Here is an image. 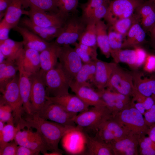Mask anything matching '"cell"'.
I'll return each instance as SVG.
<instances>
[{
    "label": "cell",
    "mask_w": 155,
    "mask_h": 155,
    "mask_svg": "<svg viewBox=\"0 0 155 155\" xmlns=\"http://www.w3.org/2000/svg\"><path fill=\"white\" fill-rule=\"evenodd\" d=\"M22 128L35 129L45 141L50 151L63 153L58 148L59 143L65 135L75 130L80 131L77 127L66 126L43 119L36 114L28 115L23 118Z\"/></svg>",
    "instance_id": "1"
},
{
    "label": "cell",
    "mask_w": 155,
    "mask_h": 155,
    "mask_svg": "<svg viewBox=\"0 0 155 155\" xmlns=\"http://www.w3.org/2000/svg\"><path fill=\"white\" fill-rule=\"evenodd\" d=\"M130 135H146L149 127L143 115L131 104L118 113L113 117Z\"/></svg>",
    "instance_id": "2"
},
{
    "label": "cell",
    "mask_w": 155,
    "mask_h": 155,
    "mask_svg": "<svg viewBox=\"0 0 155 155\" xmlns=\"http://www.w3.org/2000/svg\"><path fill=\"white\" fill-rule=\"evenodd\" d=\"M42 74L47 96L57 97L69 94L71 81L59 62L53 68Z\"/></svg>",
    "instance_id": "3"
},
{
    "label": "cell",
    "mask_w": 155,
    "mask_h": 155,
    "mask_svg": "<svg viewBox=\"0 0 155 155\" xmlns=\"http://www.w3.org/2000/svg\"><path fill=\"white\" fill-rule=\"evenodd\" d=\"M113 117L106 106H93L76 116L74 121L81 131L86 128L96 131L102 123Z\"/></svg>",
    "instance_id": "4"
},
{
    "label": "cell",
    "mask_w": 155,
    "mask_h": 155,
    "mask_svg": "<svg viewBox=\"0 0 155 155\" xmlns=\"http://www.w3.org/2000/svg\"><path fill=\"white\" fill-rule=\"evenodd\" d=\"M87 23L77 14H70L67 18L60 35L54 42L58 46L73 44L78 40L85 29Z\"/></svg>",
    "instance_id": "5"
},
{
    "label": "cell",
    "mask_w": 155,
    "mask_h": 155,
    "mask_svg": "<svg viewBox=\"0 0 155 155\" xmlns=\"http://www.w3.org/2000/svg\"><path fill=\"white\" fill-rule=\"evenodd\" d=\"M19 76L16 75L6 86L0 99L9 105L12 110L14 124L17 126L22 122L25 113L19 86Z\"/></svg>",
    "instance_id": "6"
},
{
    "label": "cell",
    "mask_w": 155,
    "mask_h": 155,
    "mask_svg": "<svg viewBox=\"0 0 155 155\" xmlns=\"http://www.w3.org/2000/svg\"><path fill=\"white\" fill-rule=\"evenodd\" d=\"M144 0H113L108 5L104 19L109 26L116 21L130 17Z\"/></svg>",
    "instance_id": "7"
},
{
    "label": "cell",
    "mask_w": 155,
    "mask_h": 155,
    "mask_svg": "<svg viewBox=\"0 0 155 155\" xmlns=\"http://www.w3.org/2000/svg\"><path fill=\"white\" fill-rule=\"evenodd\" d=\"M106 88L132 97L134 87L131 73L125 71L117 64L113 71Z\"/></svg>",
    "instance_id": "8"
},
{
    "label": "cell",
    "mask_w": 155,
    "mask_h": 155,
    "mask_svg": "<svg viewBox=\"0 0 155 155\" xmlns=\"http://www.w3.org/2000/svg\"><path fill=\"white\" fill-rule=\"evenodd\" d=\"M77 114L69 112L59 105L47 100L42 108L36 114L45 119L73 127H76L74 120Z\"/></svg>",
    "instance_id": "9"
},
{
    "label": "cell",
    "mask_w": 155,
    "mask_h": 155,
    "mask_svg": "<svg viewBox=\"0 0 155 155\" xmlns=\"http://www.w3.org/2000/svg\"><path fill=\"white\" fill-rule=\"evenodd\" d=\"M58 57L59 63L71 82L82 67V62L70 45L58 46Z\"/></svg>",
    "instance_id": "10"
},
{
    "label": "cell",
    "mask_w": 155,
    "mask_h": 155,
    "mask_svg": "<svg viewBox=\"0 0 155 155\" xmlns=\"http://www.w3.org/2000/svg\"><path fill=\"white\" fill-rule=\"evenodd\" d=\"M22 15L28 17L34 24L44 27H63L69 16L65 15L60 11L51 13L31 8L29 10H23Z\"/></svg>",
    "instance_id": "11"
},
{
    "label": "cell",
    "mask_w": 155,
    "mask_h": 155,
    "mask_svg": "<svg viewBox=\"0 0 155 155\" xmlns=\"http://www.w3.org/2000/svg\"><path fill=\"white\" fill-rule=\"evenodd\" d=\"M30 78L31 111L32 114H36L42 108L47 100L46 87L43 75L39 71L30 75Z\"/></svg>",
    "instance_id": "12"
},
{
    "label": "cell",
    "mask_w": 155,
    "mask_h": 155,
    "mask_svg": "<svg viewBox=\"0 0 155 155\" xmlns=\"http://www.w3.org/2000/svg\"><path fill=\"white\" fill-rule=\"evenodd\" d=\"M28 129L18 130L14 140L18 145L24 146L31 149L41 152L43 154L50 151L45 141L37 131L34 132Z\"/></svg>",
    "instance_id": "13"
},
{
    "label": "cell",
    "mask_w": 155,
    "mask_h": 155,
    "mask_svg": "<svg viewBox=\"0 0 155 155\" xmlns=\"http://www.w3.org/2000/svg\"><path fill=\"white\" fill-rule=\"evenodd\" d=\"M96 131V136L108 143L130 135L113 117L101 123Z\"/></svg>",
    "instance_id": "14"
},
{
    "label": "cell",
    "mask_w": 155,
    "mask_h": 155,
    "mask_svg": "<svg viewBox=\"0 0 155 155\" xmlns=\"http://www.w3.org/2000/svg\"><path fill=\"white\" fill-rule=\"evenodd\" d=\"M105 103L113 117L130 104V97L107 89L96 90Z\"/></svg>",
    "instance_id": "15"
},
{
    "label": "cell",
    "mask_w": 155,
    "mask_h": 155,
    "mask_svg": "<svg viewBox=\"0 0 155 155\" xmlns=\"http://www.w3.org/2000/svg\"><path fill=\"white\" fill-rule=\"evenodd\" d=\"M19 54L16 60L18 67V82L20 91L24 112L27 114L31 115L30 102L31 83L30 75L24 69Z\"/></svg>",
    "instance_id": "16"
},
{
    "label": "cell",
    "mask_w": 155,
    "mask_h": 155,
    "mask_svg": "<svg viewBox=\"0 0 155 155\" xmlns=\"http://www.w3.org/2000/svg\"><path fill=\"white\" fill-rule=\"evenodd\" d=\"M140 136L129 135L122 138L114 140L109 144L114 155H137Z\"/></svg>",
    "instance_id": "17"
},
{
    "label": "cell",
    "mask_w": 155,
    "mask_h": 155,
    "mask_svg": "<svg viewBox=\"0 0 155 155\" xmlns=\"http://www.w3.org/2000/svg\"><path fill=\"white\" fill-rule=\"evenodd\" d=\"M46 99L59 105L65 110L71 113H80L87 111L89 108V106L76 95L69 93L57 97L46 96Z\"/></svg>",
    "instance_id": "18"
},
{
    "label": "cell",
    "mask_w": 155,
    "mask_h": 155,
    "mask_svg": "<svg viewBox=\"0 0 155 155\" xmlns=\"http://www.w3.org/2000/svg\"><path fill=\"white\" fill-rule=\"evenodd\" d=\"M18 25L25 28L38 35L40 38L50 42L57 38L61 33L63 27H44L33 24L27 16L21 18Z\"/></svg>",
    "instance_id": "19"
},
{
    "label": "cell",
    "mask_w": 155,
    "mask_h": 155,
    "mask_svg": "<svg viewBox=\"0 0 155 155\" xmlns=\"http://www.w3.org/2000/svg\"><path fill=\"white\" fill-rule=\"evenodd\" d=\"M23 38L24 48L34 49L39 53L47 48L51 42L46 41L28 29L18 25L12 29Z\"/></svg>",
    "instance_id": "20"
},
{
    "label": "cell",
    "mask_w": 155,
    "mask_h": 155,
    "mask_svg": "<svg viewBox=\"0 0 155 155\" xmlns=\"http://www.w3.org/2000/svg\"><path fill=\"white\" fill-rule=\"evenodd\" d=\"M96 65L95 73L92 81L97 89L106 88L113 71L117 63H108L98 59L95 61Z\"/></svg>",
    "instance_id": "21"
},
{
    "label": "cell",
    "mask_w": 155,
    "mask_h": 155,
    "mask_svg": "<svg viewBox=\"0 0 155 155\" xmlns=\"http://www.w3.org/2000/svg\"><path fill=\"white\" fill-rule=\"evenodd\" d=\"M137 17L145 31H150L155 24V3L146 1L136 9Z\"/></svg>",
    "instance_id": "22"
},
{
    "label": "cell",
    "mask_w": 155,
    "mask_h": 155,
    "mask_svg": "<svg viewBox=\"0 0 155 155\" xmlns=\"http://www.w3.org/2000/svg\"><path fill=\"white\" fill-rule=\"evenodd\" d=\"M19 54L24 69L30 75L39 71L40 63L39 52L24 47Z\"/></svg>",
    "instance_id": "23"
},
{
    "label": "cell",
    "mask_w": 155,
    "mask_h": 155,
    "mask_svg": "<svg viewBox=\"0 0 155 155\" xmlns=\"http://www.w3.org/2000/svg\"><path fill=\"white\" fill-rule=\"evenodd\" d=\"M27 7L26 0H10L1 20L13 29L18 24L22 15V8Z\"/></svg>",
    "instance_id": "24"
},
{
    "label": "cell",
    "mask_w": 155,
    "mask_h": 155,
    "mask_svg": "<svg viewBox=\"0 0 155 155\" xmlns=\"http://www.w3.org/2000/svg\"><path fill=\"white\" fill-rule=\"evenodd\" d=\"M70 88L75 95L89 106H106L97 92L91 87L70 85Z\"/></svg>",
    "instance_id": "25"
},
{
    "label": "cell",
    "mask_w": 155,
    "mask_h": 155,
    "mask_svg": "<svg viewBox=\"0 0 155 155\" xmlns=\"http://www.w3.org/2000/svg\"><path fill=\"white\" fill-rule=\"evenodd\" d=\"M58 47L54 42H52L47 48L40 53V69L39 72L42 74L53 68L58 63Z\"/></svg>",
    "instance_id": "26"
},
{
    "label": "cell",
    "mask_w": 155,
    "mask_h": 155,
    "mask_svg": "<svg viewBox=\"0 0 155 155\" xmlns=\"http://www.w3.org/2000/svg\"><path fill=\"white\" fill-rule=\"evenodd\" d=\"M88 154L90 155H114L111 146L96 136L91 137L84 133Z\"/></svg>",
    "instance_id": "27"
},
{
    "label": "cell",
    "mask_w": 155,
    "mask_h": 155,
    "mask_svg": "<svg viewBox=\"0 0 155 155\" xmlns=\"http://www.w3.org/2000/svg\"><path fill=\"white\" fill-rule=\"evenodd\" d=\"M145 32L137 20L132 25L124 37L122 49L138 46L144 41Z\"/></svg>",
    "instance_id": "28"
},
{
    "label": "cell",
    "mask_w": 155,
    "mask_h": 155,
    "mask_svg": "<svg viewBox=\"0 0 155 155\" xmlns=\"http://www.w3.org/2000/svg\"><path fill=\"white\" fill-rule=\"evenodd\" d=\"M18 71L16 60L6 59L0 63V90L1 93L7 84L16 75Z\"/></svg>",
    "instance_id": "29"
},
{
    "label": "cell",
    "mask_w": 155,
    "mask_h": 155,
    "mask_svg": "<svg viewBox=\"0 0 155 155\" xmlns=\"http://www.w3.org/2000/svg\"><path fill=\"white\" fill-rule=\"evenodd\" d=\"M96 70L95 61L83 63L77 73L74 80L70 85L75 86H86L91 87V84L88 82L90 80L92 82Z\"/></svg>",
    "instance_id": "30"
},
{
    "label": "cell",
    "mask_w": 155,
    "mask_h": 155,
    "mask_svg": "<svg viewBox=\"0 0 155 155\" xmlns=\"http://www.w3.org/2000/svg\"><path fill=\"white\" fill-rule=\"evenodd\" d=\"M108 26L101 20L96 23L97 43L98 47L105 57L109 58L111 56Z\"/></svg>",
    "instance_id": "31"
},
{
    "label": "cell",
    "mask_w": 155,
    "mask_h": 155,
    "mask_svg": "<svg viewBox=\"0 0 155 155\" xmlns=\"http://www.w3.org/2000/svg\"><path fill=\"white\" fill-rule=\"evenodd\" d=\"M24 47L22 41H17L9 38L0 41V51L6 59L15 60L20 52Z\"/></svg>",
    "instance_id": "32"
},
{
    "label": "cell",
    "mask_w": 155,
    "mask_h": 155,
    "mask_svg": "<svg viewBox=\"0 0 155 155\" xmlns=\"http://www.w3.org/2000/svg\"><path fill=\"white\" fill-rule=\"evenodd\" d=\"M26 1L30 8L49 12H60L58 0H26Z\"/></svg>",
    "instance_id": "33"
},
{
    "label": "cell",
    "mask_w": 155,
    "mask_h": 155,
    "mask_svg": "<svg viewBox=\"0 0 155 155\" xmlns=\"http://www.w3.org/2000/svg\"><path fill=\"white\" fill-rule=\"evenodd\" d=\"M111 56L114 62L118 64L117 56L122 49L124 36L122 34L109 28L108 31Z\"/></svg>",
    "instance_id": "34"
},
{
    "label": "cell",
    "mask_w": 155,
    "mask_h": 155,
    "mask_svg": "<svg viewBox=\"0 0 155 155\" xmlns=\"http://www.w3.org/2000/svg\"><path fill=\"white\" fill-rule=\"evenodd\" d=\"M131 73L136 90L146 96H151L152 94L148 78H143L142 73L137 71H135Z\"/></svg>",
    "instance_id": "35"
},
{
    "label": "cell",
    "mask_w": 155,
    "mask_h": 155,
    "mask_svg": "<svg viewBox=\"0 0 155 155\" xmlns=\"http://www.w3.org/2000/svg\"><path fill=\"white\" fill-rule=\"evenodd\" d=\"M78 41L80 44L97 48L96 23H87L85 30Z\"/></svg>",
    "instance_id": "36"
},
{
    "label": "cell",
    "mask_w": 155,
    "mask_h": 155,
    "mask_svg": "<svg viewBox=\"0 0 155 155\" xmlns=\"http://www.w3.org/2000/svg\"><path fill=\"white\" fill-rule=\"evenodd\" d=\"M133 15L130 17L116 21L109 26V28L122 35L125 37L132 25L138 20L136 15Z\"/></svg>",
    "instance_id": "37"
},
{
    "label": "cell",
    "mask_w": 155,
    "mask_h": 155,
    "mask_svg": "<svg viewBox=\"0 0 155 155\" xmlns=\"http://www.w3.org/2000/svg\"><path fill=\"white\" fill-rule=\"evenodd\" d=\"M19 130L21 129L15 126L13 121L5 124L2 130L0 131V148L14 140L17 132Z\"/></svg>",
    "instance_id": "38"
},
{
    "label": "cell",
    "mask_w": 155,
    "mask_h": 155,
    "mask_svg": "<svg viewBox=\"0 0 155 155\" xmlns=\"http://www.w3.org/2000/svg\"><path fill=\"white\" fill-rule=\"evenodd\" d=\"M117 60L118 63L119 62L125 63L131 68L135 69L136 55L134 49H121L118 53Z\"/></svg>",
    "instance_id": "39"
},
{
    "label": "cell",
    "mask_w": 155,
    "mask_h": 155,
    "mask_svg": "<svg viewBox=\"0 0 155 155\" xmlns=\"http://www.w3.org/2000/svg\"><path fill=\"white\" fill-rule=\"evenodd\" d=\"M110 1V0H88L86 2L80 5L81 17L85 20L96 8Z\"/></svg>",
    "instance_id": "40"
},
{
    "label": "cell",
    "mask_w": 155,
    "mask_h": 155,
    "mask_svg": "<svg viewBox=\"0 0 155 155\" xmlns=\"http://www.w3.org/2000/svg\"><path fill=\"white\" fill-rule=\"evenodd\" d=\"M78 0H58L60 11L67 16L70 14H78Z\"/></svg>",
    "instance_id": "41"
},
{
    "label": "cell",
    "mask_w": 155,
    "mask_h": 155,
    "mask_svg": "<svg viewBox=\"0 0 155 155\" xmlns=\"http://www.w3.org/2000/svg\"><path fill=\"white\" fill-rule=\"evenodd\" d=\"M110 3H105L96 8L84 20L87 23H96L104 18Z\"/></svg>",
    "instance_id": "42"
},
{
    "label": "cell",
    "mask_w": 155,
    "mask_h": 155,
    "mask_svg": "<svg viewBox=\"0 0 155 155\" xmlns=\"http://www.w3.org/2000/svg\"><path fill=\"white\" fill-rule=\"evenodd\" d=\"M0 121L7 123L13 121L12 110L11 107L0 99Z\"/></svg>",
    "instance_id": "43"
},
{
    "label": "cell",
    "mask_w": 155,
    "mask_h": 155,
    "mask_svg": "<svg viewBox=\"0 0 155 155\" xmlns=\"http://www.w3.org/2000/svg\"><path fill=\"white\" fill-rule=\"evenodd\" d=\"M18 145L14 140L7 143L0 148V155H16Z\"/></svg>",
    "instance_id": "44"
},
{
    "label": "cell",
    "mask_w": 155,
    "mask_h": 155,
    "mask_svg": "<svg viewBox=\"0 0 155 155\" xmlns=\"http://www.w3.org/2000/svg\"><path fill=\"white\" fill-rule=\"evenodd\" d=\"M136 55L135 69L144 65L146 60L148 54L142 48L139 46L134 47Z\"/></svg>",
    "instance_id": "45"
},
{
    "label": "cell",
    "mask_w": 155,
    "mask_h": 155,
    "mask_svg": "<svg viewBox=\"0 0 155 155\" xmlns=\"http://www.w3.org/2000/svg\"><path fill=\"white\" fill-rule=\"evenodd\" d=\"M144 71L148 73L155 72V55L148 54L144 64Z\"/></svg>",
    "instance_id": "46"
},
{
    "label": "cell",
    "mask_w": 155,
    "mask_h": 155,
    "mask_svg": "<svg viewBox=\"0 0 155 155\" xmlns=\"http://www.w3.org/2000/svg\"><path fill=\"white\" fill-rule=\"evenodd\" d=\"M144 115L145 123L149 127L155 123V101L150 108L146 111Z\"/></svg>",
    "instance_id": "47"
},
{
    "label": "cell",
    "mask_w": 155,
    "mask_h": 155,
    "mask_svg": "<svg viewBox=\"0 0 155 155\" xmlns=\"http://www.w3.org/2000/svg\"><path fill=\"white\" fill-rule=\"evenodd\" d=\"M74 49L83 63H90L93 61L87 53L80 46L77 42L73 44Z\"/></svg>",
    "instance_id": "48"
},
{
    "label": "cell",
    "mask_w": 155,
    "mask_h": 155,
    "mask_svg": "<svg viewBox=\"0 0 155 155\" xmlns=\"http://www.w3.org/2000/svg\"><path fill=\"white\" fill-rule=\"evenodd\" d=\"M11 28L6 23L1 20L0 22V41L9 38V33Z\"/></svg>",
    "instance_id": "49"
},
{
    "label": "cell",
    "mask_w": 155,
    "mask_h": 155,
    "mask_svg": "<svg viewBox=\"0 0 155 155\" xmlns=\"http://www.w3.org/2000/svg\"><path fill=\"white\" fill-rule=\"evenodd\" d=\"M78 43L80 48L87 53L93 61H95L98 59L97 48L84 45L79 43Z\"/></svg>",
    "instance_id": "50"
},
{
    "label": "cell",
    "mask_w": 155,
    "mask_h": 155,
    "mask_svg": "<svg viewBox=\"0 0 155 155\" xmlns=\"http://www.w3.org/2000/svg\"><path fill=\"white\" fill-rule=\"evenodd\" d=\"M39 153L26 147L19 145L17 148L16 155H36L39 154Z\"/></svg>",
    "instance_id": "51"
},
{
    "label": "cell",
    "mask_w": 155,
    "mask_h": 155,
    "mask_svg": "<svg viewBox=\"0 0 155 155\" xmlns=\"http://www.w3.org/2000/svg\"><path fill=\"white\" fill-rule=\"evenodd\" d=\"M131 100L133 102L143 103L147 96L138 92L134 87V89Z\"/></svg>",
    "instance_id": "52"
},
{
    "label": "cell",
    "mask_w": 155,
    "mask_h": 155,
    "mask_svg": "<svg viewBox=\"0 0 155 155\" xmlns=\"http://www.w3.org/2000/svg\"><path fill=\"white\" fill-rule=\"evenodd\" d=\"M10 0H0V20L3 18Z\"/></svg>",
    "instance_id": "53"
},
{
    "label": "cell",
    "mask_w": 155,
    "mask_h": 155,
    "mask_svg": "<svg viewBox=\"0 0 155 155\" xmlns=\"http://www.w3.org/2000/svg\"><path fill=\"white\" fill-rule=\"evenodd\" d=\"M148 78L152 94L151 97L155 101V76L153 74Z\"/></svg>",
    "instance_id": "54"
},
{
    "label": "cell",
    "mask_w": 155,
    "mask_h": 155,
    "mask_svg": "<svg viewBox=\"0 0 155 155\" xmlns=\"http://www.w3.org/2000/svg\"><path fill=\"white\" fill-rule=\"evenodd\" d=\"M131 103L132 105L141 114L144 115L146 110L143 103L134 102L131 100Z\"/></svg>",
    "instance_id": "55"
},
{
    "label": "cell",
    "mask_w": 155,
    "mask_h": 155,
    "mask_svg": "<svg viewBox=\"0 0 155 155\" xmlns=\"http://www.w3.org/2000/svg\"><path fill=\"white\" fill-rule=\"evenodd\" d=\"M155 101L151 96L147 97L143 103L146 111L150 108L154 104Z\"/></svg>",
    "instance_id": "56"
},
{
    "label": "cell",
    "mask_w": 155,
    "mask_h": 155,
    "mask_svg": "<svg viewBox=\"0 0 155 155\" xmlns=\"http://www.w3.org/2000/svg\"><path fill=\"white\" fill-rule=\"evenodd\" d=\"M139 152L141 155H155V149L149 148L144 149H140Z\"/></svg>",
    "instance_id": "57"
},
{
    "label": "cell",
    "mask_w": 155,
    "mask_h": 155,
    "mask_svg": "<svg viewBox=\"0 0 155 155\" xmlns=\"http://www.w3.org/2000/svg\"><path fill=\"white\" fill-rule=\"evenodd\" d=\"M147 134L152 140L155 142V123L149 127Z\"/></svg>",
    "instance_id": "58"
},
{
    "label": "cell",
    "mask_w": 155,
    "mask_h": 155,
    "mask_svg": "<svg viewBox=\"0 0 155 155\" xmlns=\"http://www.w3.org/2000/svg\"><path fill=\"white\" fill-rule=\"evenodd\" d=\"M152 39L155 40V24L150 30Z\"/></svg>",
    "instance_id": "59"
},
{
    "label": "cell",
    "mask_w": 155,
    "mask_h": 155,
    "mask_svg": "<svg viewBox=\"0 0 155 155\" xmlns=\"http://www.w3.org/2000/svg\"><path fill=\"white\" fill-rule=\"evenodd\" d=\"M44 155H62V154L55 152H51L50 153H48L47 152L45 153Z\"/></svg>",
    "instance_id": "60"
},
{
    "label": "cell",
    "mask_w": 155,
    "mask_h": 155,
    "mask_svg": "<svg viewBox=\"0 0 155 155\" xmlns=\"http://www.w3.org/2000/svg\"><path fill=\"white\" fill-rule=\"evenodd\" d=\"M6 59L5 56L3 53L0 51V63L3 62Z\"/></svg>",
    "instance_id": "61"
},
{
    "label": "cell",
    "mask_w": 155,
    "mask_h": 155,
    "mask_svg": "<svg viewBox=\"0 0 155 155\" xmlns=\"http://www.w3.org/2000/svg\"><path fill=\"white\" fill-rule=\"evenodd\" d=\"M151 44L152 46V47L155 50V40H152L151 42ZM153 74L155 76V72Z\"/></svg>",
    "instance_id": "62"
},
{
    "label": "cell",
    "mask_w": 155,
    "mask_h": 155,
    "mask_svg": "<svg viewBox=\"0 0 155 155\" xmlns=\"http://www.w3.org/2000/svg\"><path fill=\"white\" fill-rule=\"evenodd\" d=\"M146 1H151L152 2H153L155 3V0H146Z\"/></svg>",
    "instance_id": "63"
}]
</instances>
